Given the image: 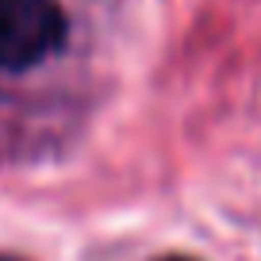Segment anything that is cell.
Instances as JSON below:
<instances>
[{
  "instance_id": "6da1fadb",
  "label": "cell",
  "mask_w": 261,
  "mask_h": 261,
  "mask_svg": "<svg viewBox=\"0 0 261 261\" xmlns=\"http://www.w3.org/2000/svg\"><path fill=\"white\" fill-rule=\"evenodd\" d=\"M65 39V12L58 0H0V69H31L46 62Z\"/></svg>"
},
{
  "instance_id": "7a4b0ae2",
  "label": "cell",
  "mask_w": 261,
  "mask_h": 261,
  "mask_svg": "<svg viewBox=\"0 0 261 261\" xmlns=\"http://www.w3.org/2000/svg\"><path fill=\"white\" fill-rule=\"evenodd\" d=\"M162 261H196V257H162Z\"/></svg>"
},
{
  "instance_id": "3957f363",
  "label": "cell",
  "mask_w": 261,
  "mask_h": 261,
  "mask_svg": "<svg viewBox=\"0 0 261 261\" xmlns=\"http://www.w3.org/2000/svg\"><path fill=\"white\" fill-rule=\"evenodd\" d=\"M0 261H12V257H0Z\"/></svg>"
}]
</instances>
